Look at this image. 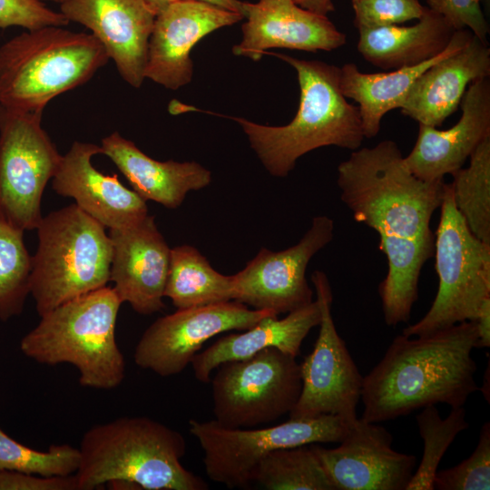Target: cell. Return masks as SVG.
<instances>
[{
  "mask_svg": "<svg viewBox=\"0 0 490 490\" xmlns=\"http://www.w3.org/2000/svg\"><path fill=\"white\" fill-rule=\"evenodd\" d=\"M337 183L353 219L378 235V248L387 261L378 287L386 324L407 322L418 298L421 270L434 256L430 224L446 182L416 178L397 142L384 140L352 151L338 166Z\"/></svg>",
  "mask_w": 490,
  "mask_h": 490,
  "instance_id": "6da1fadb",
  "label": "cell"
},
{
  "mask_svg": "<svg viewBox=\"0 0 490 490\" xmlns=\"http://www.w3.org/2000/svg\"><path fill=\"white\" fill-rule=\"evenodd\" d=\"M476 343L471 320L424 336L397 335L363 377L361 418L378 423L437 403L464 406L480 389L472 358Z\"/></svg>",
  "mask_w": 490,
  "mask_h": 490,
  "instance_id": "7a4b0ae2",
  "label": "cell"
},
{
  "mask_svg": "<svg viewBox=\"0 0 490 490\" xmlns=\"http://www.w3.org/2000/svg\"><path fill=\"white\" fill-rule=\"evenodd\" d=\"M79 451L78 490L105 484L118 489H208L181 462L186 453L182 435L146 416H123L92 426Z\"/></svg>",
  "mask_w": 490,
  "mask_h": 490,
  "instance_id": "3957f363",
  "label": "cell"
},
{
  "mask_svg": "<svg viewBox=\"0 0 490 490\" xmlns=\"http://www.w3.org/2000/svg\"><path fill=\"white\" fill-rule=\"evenodd\" d=\"M274 54L297 72L300 97L295 117L283 126L232 118L242 127L266 170L273 176L286 177L301 156L318 148H360L365 137L359 109L341 93L340 67Z\"/></svg>",
  "mask_w": 490,
  "mask_h": 490,
  "instance_id": "277c9868",
  "label": "cell"
},
{
  "mask_svg": "<svg viewBox=\"0 0 490 490\" xmlns=\"http://www.w3.org/2000/svg\"><path fill=\"white\" fill-rule=\"evenodd\" d=\"M122 301L103 287L69 300L41 316L20 341L23 354L39 364H71L81 386L113 389L125 377V361L115 338Z\"/></svg>",
  "mask_w": 490,
  "mask_h": 490,
  "instance_id": "5b68a950",
  "label": "cell"
},
{
  "mask_svg": "<svg viewBox=\"0 0 490 490\" xmlns=\"http://www.w3.org/2000/svg\"><path fill=\"white\" fill-rule=\"evenodd\" d=\"M109 57L91 33L44 26L0 46V104L44 112L56 96L84 84Z\"/></svg>",
  "mask_w": 490,
  "mask_h": 490,
  "instance_id": "8992f818",
  "label": "cell"
},
{
  "mask_svg": "<svg viewBox=\"0 0 490 490\" xmlns=\"http://www.w3.org/2000/svg\"><path fill=\"white\" fill-rule=\"evenodd\" d=\"M36 230L30 294L40 317L110 281L111 239L104 226L76 204L43 217Z\"/></svg>",
  "mask_w": 490,
  "mask_h": 490,
  "instance_id": "52a82bcc",
  "label": "cell"
},
{
  "mask_svg": "<svg viewBox=\"0 0 490 490\" xmlns=\"http://www.w3.org/2000/svg\"><path fill=\"white\" fill-rule=\"evenodd\" d=\"M435 233V269L438 289L417 322L406 327L407 337L427 335L453 325L474 321L490 298V244L476 238L457 211L450 183L445 184Z\"/></svg>",
  "mask_w": 490,
  "mask_h": 490,
  "instance_id": "ba28073f",
  "label": "cell"
},
{
  "mask_svg": "<svg viewBox=\"0 0 490 490\" xmlns=\"http://www.w3.org/2000/svg\"><path fill=\"white\" fill-rule=\"evenodd\" d=\"M350 426L338 416L295 419L263 428L226 427L215 419H191L189 429L203 450L208 477L229 488L247 487L259 463L271 451L318 443H339Z\"/></svg>",
  "mask_w": 490,
  "mask_h": 490,
  "instance_id": "9c48e42d",
  "label": "cell"
},
{
  "mask_svg": "<svg viewBox=\"0 0 490 490\" xmlns=\"http://www.w3.org/2000/svg\"><path fill=\"white\" fill-rule=\"evenodd\" d=\"M211 379L215 420L226 427H251L289 414L301 391L296 358L268 348L217 368Z\"/></svg>",
  "mask_w": 490,
  "mask_h": 490,
  "instance_id": "30bf717a",
  "label": "cell"
},
{
  "mask_svg": "<svg viewBox=\"0 0 490 490\" xmlns=\"http://www.w3.org/2000/svg\"><path fill=\"white\" fill-rule=\"evenodd\" d=\"M43 112L0 104V215L22 230H36L41 201L63 155L42 127Z\"/></svg>",
  "mask_w": 490,
  "mask_h": 490,
  "instance_id": "8fae6325",
  "label": "cell"
},
{
  "mask_svg": "<svg viewBox=\"0 0 490 490\" xmlns=\"http://www.w3.org/2000/svg\"><path fill=\"white\" fill-rule=\"evenodd\" d=\"M311 281L320 308L319 330L313 350L299 364L301 391L289 418L333 415L351 426L358 419L363 377L336 328L331 314L333 294L327 274L315 270Z\"/></svg>",
  "mask_w": 490,
  "mask_h": 490,
  "instance_id": "7c38bea8",
  "label": "cell"
},
{
  "mask_svg": "<svg viewBox=\"0 0 490 490\" xmlns=\"http://www.w3.org/2000/svg\"><path fill=\"white\" fill-rule=\"evenodd\" d=\"M275 316L271 310L250 309L236 300L177 309L147 328L135 347L133 359L138 367L161 377L177 375L212 337L245 330Z\"/></svg>",
  "mask_w": 490,
  "mask_h": 490,
  "instance_id": "4fadbf2b",
  "label": "cell"
},
{
  "mask_svg": "<svg viewBox=\"0 0 490 490\" xmlns=\"http://www.w3.org/2000/svg\"><path fill=\"white\" fill-rule=\"evenodd\" d=\"M335 224L326 215L315 216L299 241L279 251L260 249L232 275V300L253 309L289 313L313 301L306 278L310 260L334 238Z\"/></svg>",
  "mask_w": 490,
  "mask_h": 490,
  "instance_id": "5bb4252c",
  "label": "cell"
},
{
  "mask_svg": "<svg viewBox=\"0 0 490 490\" xmlns=\"http://www.w3.org/2000/svg\"><path fill=\"white\" fill-rule=\"evenodd\" d=\"M392 442L385 427L358 418L338 446H309L336 490H406L416 457L394 450Z\"/></svg>",
  "mask_w": 490,
  "mask_h": 490,
  "instance_id": "9a60e30c",
  "label": "cell"
},
{
  "mask_svg": "<svg viewBox=\"0 0 490 490\" xmlns=\"http://www.w3.org/2000/svg\"><path fill=\"white\" fill-rule=\"evenodd\" d=\"M244 18L200 0H174L160 10L149 39L145 79L177 90L192 77L191 50L205 35Z\"/></svg>",
  "mask_w": 490,
  "mask_h": 490,
  "instance_id": "2e32d148",
  "label": "cell"
},
{
  "mask_svg": "<svg viewBox=\"0 0 490 490\" xmlns=\"http://www.w3.org/2000/svg\"><path fill=\"white\" fill-rule=\"evenodd\" d=\"M60 12L91 31L127 83L142 84L157 15L151 5L144 0H66Z\"/></svg>",
  "mask_w": 490,
  "mask_h": 490,
  "instance_id": "e0dca14e",
  "label": "cell"
},
{
  "mask_svg": "<svg viewBox=\"0 0 490 490\" xmlns=\"http://www.w3.org/2000/svg\"><path fill=\"white\" fill-rule=\"evenodd\" d=\"M113 245L110 280L118 298L142 315L161 311L165 305L171 249L157 228L154 216L120 229H110Z\"/></svg>",
  "mask_w": 490,
  "mask_h": 490,
  "instance_id": "ac0fdd59",
  "label": "cell"
},
{
  "mask_svg": "<svg viewBox=\"0 0 490 490\" xmlns=\"http://www.w3.org/2000/svg\"><path fill=\"white\" fill-rule=\"evenodd\" d=\"M244 9L247 21L240 43L233 46L235 55L256 62L270 48L332 51L347 43L346 34L328 16L306 10L294 0L244 2Z\"/></svg>",
  "mask_w": 490,
  "mask_h": 490,
  "instance_id": "d6986e66",
  "label": "cell"
},
{
  "mask_svg": "<svg viewBox=\"0 0 490 490\" xmlns=\"http://www.w3.org/2000/svg\"><path fill=\"white\" fill-rule=\"evenodd\" d=\"M462 114L447 130L419 123L414 147L404 162L416 178L444 181L462 168L476 147L490 136V80L471 83L460 103Z\"/></svg>",
  "mask_w": 490,
  "mask_h": 490,
  "instance_id": "ffe728a7",
  "label": "cell"
},
{
  "mask_svg": "<svg viewBox=\"0 0 490 490\" xmlns=\"http://www.w3.org/2000/svg\"><path fill=\"white\" fill-rule=\"evenodd\" d=\"M96 154H101V146L74 142L52 179L53 190L73 198L81 210L109 229L142 220L148 215L146 201L123 186L117 175H105L95 169L92 158Z\"/></svg>",
  "mask_w": 490,
  "mask_h": 490,
  "instance_id": "44dd1931",
  "label": "cell"
},
{
  "mask_svg": "<svg viewBox=\"0 0 490 490\" xmlns=\"http://www.w3.org/2000/svg\"><path fill=\"white\" fill-rule=\"evenodd\" d=\"M489 76V44L473 34L461 49L435 63L416 79L401 113L418 123L440 127L456 111L468 85Z\"/></svg>",
  "mask_w": 490,
  "mask_h": 490,
  "instance_id": "7402d4cb",
  "label": "cell"
},
{
  "mask_svg": "<svg viewBox=\"0 0 490 490\" xmlns=\"http://www.w3.org/2000/svg\"><path fill=\"white\" fill-rule=\"evenodd\" d=\"M100 146L101 154L110 158L139 196L168 209L180 207L189 191L211 182V172L201 164L156 161L117 132L104 137Z\"/></svg>",
  "mask_w": 490,
  "mask_h": 490,
  "instance_id": "603a6c76",
  "label": "cell"
},
{
  "mask_svg": "<svg viewBox=\"0 0 490 490\" xmlns=\"http://www.w3.org/2000/svg\"><path fill=\"white\" fill-rule=\"evenodd\" d=\"M320 308L317 299L293 310L283 318L269 317L242 333H230L208 348L197 353L191 361L194 377L202 383L220 365L250 358L268 348H276L295 358L309 332L318 326Z\"/></svg>",
  "mask_w": 490,
  "mask_h": 490,
  "instance_id": "cb8c5ba5",
  "label": "cell"
},
{
  "mask_svg": "<svg viewBox=\"0 0 490 490\" xmlns=\"http://www.w3.org/2000/svg\"><path fill=\"white\" fill-rule=\"evenodd\" d=\"M472 35L468 29L456 30L440 54L414 66L375 74L362 73L353 63L340 67L341 93L358 103L364 137H376L383 116L402 107L416 79L435 63L461 49Z\"/></svg>",
  "mask_w": 490,
  "mask_h": 490,
  "instance_id": "d4e9b609",
  "label": "cell"
},
{
  "mask_svg": "<svg viewBox=\"0 0 490 490\" xmlns=\"http://www.w3.org/2000/svg\"><path fill=\"white\" fill-rule=\"evenodd\" d=\"M455 31L441 15L426 7L413 25L393 24L358 31L357 49L372 65L396 70L417 65L440 54Z\"/></svg>",
  "mask_w": 490,
  "mask_h": 490,
  "instance_id": "484cf974",
  "label": "cell"
},
{
  "mask_svg": "<svg viewBox=\"0 0 490 490\" xmlns=\"http://www.w3.org/2000/svg\"><path fill=\"white\" fill-rule=\"evenodd\" d=\"M164 297L177 309L230 301L233 278L214 270L195 247L176 246L171 249Z\"/></svg>",
  "mask_w": 490,
  "mask_h": 490,
  "instance_id": "4316f807",
  "label": "cell"
},
{
  "mask_svg": "<svg viewBox=\"0 0 490 490\" xmlns=\"http://www.w3.org/2000/svg\"><path fill=\"white\" fill-rule=\"evenodd\" d=\"M455 205L473 234L490 244V136L452 174Z\"/></svg>",
  "mask_w": 490,
  "mask_h": 490,
  "instance_id": "83f0119b",
  "label": "cell"
},
{
  "mask_svg": "<svg viewBox=\"0 0 490 490\" xmlns=\"http://www.w3.org/2000/svg\"><path fill=\"white\" fill-rule=\"evenodd\" d=\"M252 481L267 490H336L309 445L271 451L256 466Z\"/></svg>",
  "mask_w": 490,
  "mask_h": 490,
  "instance_id": "f1b7e54d",
  "label": "cell"
},
{
  "mask_svg": "<svg viewBox=\"0 0 490 490\" xmlns=\"http://www.w3.org/2000/svg\"><path fill=\"white\" fill-rule=\"evenodd\" d=\"M32 257L24 230L0 215V320L18 316L30 294Z\"/></svg>",
  "mask_w": 490,
  "mask_h": 490,
  "instance_id": "f546056e",
  "label": "cell"
},
{
  "mask_svg": "<svg viewBox=\"0 0 490 490\" xmlns=\"http://www.w3.org/2000/svg\"><path fill=\"white\" fill-rule=\"evenodd\" d=\"M466 412L462 407H451L442 418L435 405L423 407L416 416L420 436L424 441L421 462L406 490H433L437 466L456 436L468 427Z\"/></svg>",
  "mask_w": 490,
  "mask_h": 490,
  "instance_id": "4dcf8cb0",
  "label": "cell"
},
{
  "mask_svg": "<svg viewBox=\"0 0 490 490\" xmlns=\"http://www.w3.org/2000/svg\"><path fill=\"white\" fill-rule=\"evenodd\" d=\"M80 451L68 444L52 445L45 451L30 448L0 427V470L19 471L44 476L75 474Z\"/></svg>",
  "mask_w": 490,
  "mask_h": 490,
  "instance_id": "1f68e13d",
  "label": "cell"
},
{
  "mask_svg": "<svg viewBox=\"0 0 490 490\" xmlns=\"http://www.w3.org/2000/svg\"><path fill=\"white\" fill-rule=\"evenodd\" d=\"M434 489L489 490L490 489V423L480 429L474 452L458 465L436 471Z\"/></svg>",
  "mask_w": 490,
  "mask_h": 490,
  "instance_id": "d6a6232c",
  "label": "cell"
},
{
  "mask_svg": "<svg viewBox=\"0 0 490 490\" xmlns=\"http://www.w3.org/2000/svg\"><path fill=\"white\" fill-rule=\"evenodd\" d=\"M351 5L358 31L418 20L426 8L418 0H351Z\"/></svg>",
  "mask_w": 490,
  "mask_h": 490,
  "instance_id": "836d02e7",
  "label": "cell"
},
{
  "mask_svg": "<svg viewBox=\"0 0 490 490\" xmlns=\"http://www.w3.org/2000/svg\"><path fill=\"white\" fill-rule=\"evenodd\" d=\"M70 22L59 11L41 0H0V28L20 26L35 30L44 26H65Z\"/></svg>",
  "mask_w": 490,
  "mask_h": 490,
  "instance_id": "e575fe53",
  "label": "cell"
},
{
  "mask_svg": "<svg viewBox=\"0 0 490 490\" xmlns=\"http://www.w3.org/2000/svg\"><path fill=\"white\" fill-rule=\"evenodd\" d=\"M481 0H426L427 7L441 15L455 29H468L488 43L489 24L480 5Z\"/></svg>",
  "mask_w": 490,
  "mask_h": 490,
  "instance_id": "d590c367",
  "label": "cell"
},
{
  "mask_svg": "<svg viewBox=\"0 0 490 490\" xmlns=\"http://www.w3.org/2000/svg\"><path fill=\"white\" fill-rule=\"evenodd\" d=\"M0 490H78L74 475L44 476L19 471L0 470Z\"/></svg>",
  "mask_w": 490,
  "mask_h": 490,
  "instance_id": "8d00e7d4",
  "label": "cell"
},
{
  "mask_svg": "<svg viewBox=\"0 0 490 490\" xmlns=\"http://www.w3.org/2000/svg\"><path fill=\"white\" fill-rule=\"evenodd\" d=\"M474 321L477 333L476 348H488L490 347V298L484 299Z\"/></svg>",
  "mask_w": 490,
  "mask_h": 490,
  "instance_id": "74e56055",
  "label": "cell"
},
{
  "mask_svg": "<svg viewBox=\"0 0 490 490\" xmlns=\"http://www.w3.org/2000/svg\"><path fill=\"white\" fill-rule=\"evenodd\" d=\"M300 7L316 13L320 15L327 16L328 14L335 11V6L332 0H294Z\"/></svg>",
  "mask_w": 490,
  "mask_h": 490,
  "instance_id": "f35d334b",
  "label": "cell"
},
{
  "mask_svg": "<svg viewBox=\"0 0 490 490\" xmlns=\"http://www.w3.org/2000/svg\"><path fill=\"white\" fill-rule=\"evenodd\" d=\"M204 1L218 6H220L229 11L236 12L245 17L244 2L240 0H200Z\"/></svg>",
  "mask_w": 490,
  "mask_h": 490,
  "instance_id": "ab89813d",
  "label": "cell"
},
{
  "mask_svg": "<svg viewBox=\"0 0 490 490\" xmlns=\"http://www.w3.org/2000/svg\"><path fill=\"white\" fill-rule=\"evenodd\" d=\"M489 361H488V364H487V368L485 369V376H484V380H483V387H480L479 391H482L483 395H484V397L485 399L487 401V403L490 402V393H489Z\"/></svg>",
  "mask_w": 490,
  "mask_h": 490,
  "instance_id": "60d3db41",
  "label": "cell"
},
{
  "mask_svg": "<svg viewBox=\"0 0 490 490\" xmlns=\"http://www.w3.org/2000/svg\"><path fill=\"white\" fill-rule=\"evenodd\" d=\"M149 5H151L157 13L162 10L163 7H165L169 3L174 1V0H144Z\"/></svg>",
  "mask_w": 490,
  "mask_h": 490,
  "instance_id": "b9f144b4",
  "label": "cell"
},
{
  "mask_svg": "<svg viewBox=\"0 0 490 490\" xmlns=\"http://www.w3.org/2000/svg\"><path fill=\"white\" fill-rule=\"evenodd\" d=\"M41 1H51V2H54V3H57L59 5H61L62 3H64V1L66 0H41Z\"/></svg>",
  "mask_w": 490,
  "mask_h": 490,
  "instance_id": "7bdbcfd3",
  "label": "cell"
}]
</instances>
